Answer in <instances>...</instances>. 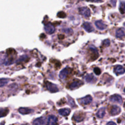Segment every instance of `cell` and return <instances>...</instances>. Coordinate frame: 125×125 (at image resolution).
I'll use <instances>...</instances> for the list:
<instances>
[{
    "instance_id": "16",
    "label": "cell",
    "mask_w": 125,
    "mask_h": 125,
    "mask_svg": "<svg viewBox=\"0 0 125 125\" xmlns=\"http://www.w3.org/2000/svg\"><path fill=\"white\" fill-rule=\"evenodd\" d=\"M18 112L23 115L26 114H29L32 113L33 112V110L29 108H26V107H21L18 109Z\"/></svg>"
},
{
    "instance_id": "17",
    "label": "cell",
    "mask_w": 125,
    "mask_h": 125,
    "mask_svg": "<svg viewBox=\"0 0 125 125\" xmlns=\"http://www.w3.org/2000/svg\"><path fill=\"white\" fill-rule=\"evenodd\" d=\"M114 72L117 74H123L125 73V69L122 66L117 65L115 67Z\"/></svg>"
},
{
    "instance_id": "33",
    "label": "cell",
    "mask_w": 125,
    "mask_h": 125,
    "mask_svg": "<svg viewBox=\"0 0 125 125\" xmlns=\"http://www.w3.org/2000/svg\"><path fill=\"white\" fill-rule=\"evenodd\" d=\"M0 125H4V122H2L0 123Z\"/></svg>"
},
{
    "instance_id": "4",
    "label": "cell",
    "mask_w": 125,
    "mask_h": 125,
    "mask_svg": "<svg viewBox=\"0 0 125 125\" xmlns=\"http://www.w3.org/2000/svg\"><path fill=\"white\" fill-rule=\"evenodd\" d=\"M85 118V114L83 112H76L73 117V119L76 122H81Z\"/></svg>"
},
{
    "instance_id": "8",
    "label": "cell",
    "mask_w": 125,
    "mask_h": 125,
    "mask_svg": "<svg viewBox=\"0 0 125 125\" xmlns=\"http://www.w3.org/2000/svg\"><path fill=\"white\" fill-rule=\"evenodd\" d=\"M82 84H83L82 81H81L80 80H78V79H76V80L72 82V83L69 85L68 87H69L70 89L73 90V89H77V88L79 87Z\"/></svg>"
},
{
    "instance_id": "32",
    "label": "cell",
    "mask_w": 125,
    "mask_h": 125,
    "mask_svg": "<svg viewBox=\"0 0 125 125\" xmlns=\"http://www.w3.org/2000/svg\"><path fill=\"white\" fill-rule=\"evenodd\" d=\"M59 39H63L64 38V36L62 35H59Z\"/></svg>"
},
{
    "instance_id": "29",
    "label": "cell",
    "mask_w": 125,
    "mask_h": 125,
    "mask_svg": "<svg viewBox=\"0 0 125 125\" xmlns=\"http://www.w3.org/2000/svg\"><path fill=\"white\" fill-rule=\"evenodd\" d=\"M63 32H65L67 33L68 34H73V30L72 29H63Z\"/></svg>"
},
{
    "instance_id": "30",
    "label": "cell",
    "mask_w": 125,
    "mask_h": 125,
    "mask_svg": "<svg viewBox=\"0 0 125 125\" xmlns=\"http://www.w3.org/2000/svg\"><path fill=\"white\" fill-rule=\"evenodd\" d=\"M103 45H104V46H108L109 45H110V41H109V40H108V39H107V40H104V41L103 42Z\"/></svg>"
},
{
    "instance_id": "18",
    "label": "cell",
    "mask_w": 125,
    "mask_h": 125,
    "mask_svg": "<svg viewBox=\"0 0 125 125\" xmlns=\"http://www.w3.org/2000/svg\"><path fill=\"white\" fill-rule=\"evenodd\" d=\"M59 114L61 115L66 117L70 114V109H61L59 110Z\"/></svg>"
},
{
    "instance_id": "34",
    "label": "cell",
    "mask_w": 125,
    "mask_h": 125,
    "mask_svg": "<svg viewBox=\"0 0 125 125\" xmlns=\"http://www.w3.org/2000/svg\"><path fill=\"white\" fill-rule=\"evenodd\" d=\"M27 125V124H24V125Z\"/></svg>"
},
{
    "instance_id": "26",
    "label": "cell",
    "mask_w": 125,
    "mask_h": 125,
    "mask_svg": "<svg viewBox=\"0 0 125 125\" xmlns=\"http://www.w3.org/2000/svg\"><path fill=\"white\" fill-rule=\"evenodd\" d=\"M68 101H69L70 104V106H72V107H75V106H76L75 103H74V100H73V98H72L71 97L68 96Z\"/></svg>"
},
{
    "instance_id": "20",
    "label": "cell",
    "mask_w": 125,
    "mask_h": 125,
    "mask_svg": "<svg viewBox=\"0 0 125 125\" xmlns=\"http://www.w3.org/2000/svg\"><path fill=\"white\" fill-rule=\"evenodd\" d=\"M85 79L87 83H94L95 81V80H96V79H95V76L92 74H87Z\"/></svg>"
},
{
    "instance_id": "19",
    "label": "cell",
    "mask_w": 125,
    "mask_h": 125,
    "mask_svg": "<svg viewBox=\"0 0 125 125\" xmlns=\"http://www.w3.org/2000/svg\"><path fill=\"white\" fill-rule=\"evenodd\" d=\"M105 114H106V112H105V107H101L96 113V116L99 118H103L104 117Z\"/></svg>"
},
{
    "instance_id": "27",
    "label": "cell",
    "mask_w": 125,
    "mask_h": 125,
    "mask_svg": "<svg viewBox=\"0 0 125 125\" xmlns=\"http://www.w3.org/2000/svg\"><path fill=\"white\" fill-rule=\"evenodd\" d=\"M94 72L96 75H100V74H101V70L99 68H98V67H96V68H94Z\"/></svg>"
},
{
    "instance_id": "22",
    "label": "cell",
    "mask_w": 125,
    "mask_h": 125,
    "mask_svg": "<svg viewBox=\"0 0 125 125\" xmlns=\"http://www.w3.org/2000/svg\"><path fill=\"white\" fill-rule=\"evenodd\" d=\"M9 113L8 109H2L0 108V118L2 117H5Z\"/></svg>"
},
{
    "instance_id": "13",
    "label": "cell",
    "mask_w": 125,
    "mask_h": 125,
    "mask_svg": "<svg viewBox=\"0 0 125 125\" xmlns=\"http://www.w3.org/2000/svg\"><path fill=\"white\" fill-rule=\"evenodd\" d=\"M57 122V118L54 115L49 116L48 118L47 125H56Z\"/></svg>"
},
{
    "instance_id": "5",
    "label": "cell",
    "mask_w": 125,
    "mask_h": 125,
    "mask_svg": "<svg viewBox=\"0 0 125 125\" xmlns=\"http://www.w3.org/2000/svg\"><path fill=\"white\" fill-rule=\"evenodd\" d=\"M109 112L111 115H117L121 112V108L119 106L113 105L110 108Z\"/></svg>"
},
{
    "instance_id": "24",
    "label": "cell",
    "mask_w": 125,
    "mask_h": 125,
    "mask_svg": "<svg viewBox=\"0 0 125 125\" xmlns=\"http://www.w3.org/2000/svg\"><path fill=\"white\" fill-rule=\"evenodd\" d=\"M119 9L121 13H122V14H124L125 10V3L124 1H121L120 4Z\"/></svg>"
},
{
    "instance_id": "25",
    "label": "cell",
    "mask_w": 125,
    "mask_h": 125,
    "mask_svg": "<svg viewBox=\"0 0 125 125\" xmlns=\"http://www.w3.org/2000/svg\"><path fill=\"white\" fill-rule=\"evenodd\" d=\"M28 56H21V57L17 61V63H20V62H24V61H28Z\"/></svg>"
},
{
    "instance_id": "23",
    "label": "cell",
    "mask_w": 125,
    "mask_h": 125,
    "mask_svg": "<svg viewBox=\"0 0 125 125\" xmlns=\"http://www.w3.org/2000/svg\"><path fill=\"white\" fill-rule=\"evenodd\" d=\"M9 82V80L8 79H6V78H1V79H0V87L4 86Z\"/></svg>"
},
{
    "instance_id": "10",
    "label": "cell",
    "mask_w": 125,
    "mask_h": 125,
    "mask_svg": "<svg viewBox=\"0 0 125 125\" xmlns=\"http://www.w3.org/2000/svg\"><path fill=\"white\" fill-rule=\"evenodd\" d=\"M45 30L48 34H51L54 32L55 28L54 26L51 24V23H48L45 25Z\"/></svg>"
},
{
    "instance_id": "12",
    "label": "cell",
    "mask_w": 125,
    "mask_h": 125,
    "mask_svg": "<svg viewBox=\"0 0 125 125\" xmlns=\"http://www.w3.org/2000/svg\"><path fill=\"white\" fill-rule=\"evenodd\" d=\"M83 27L87 32H93L94 31V28H93L92 25L91 23H90L89 22H85V23H83Z\"/></svg>"
},
{
    "instance_id": "9",
    "label": "cell",
    "mask_w": 125,
    "mask_h": 125,
    "mask_svg": "<svg viewBox=\"0 0 125 125\" xmlns=\"http://www.w3.org/2000/svg\"><path fill=\"white\" fill-rule=\"evenodd\" d=\"M110 100L112 102L118 103L119 104H122L123 102V99H122V96H120L119 95H114L111 96L110 98Z\"/></svg>"
},
{
    "instance_id": "11",
    "label": "cell",
    "mask_w": 125,
    "mask_h": 125,
    "mask_svg": "<svg viewBox=\"0 0 125 125\" xmlns=\"http://www.w3.org/2000/svg\"><path fill=\"white\" fill-rule=\"evenodd\" d=\"M70 72V69L69 68H65L64 69L62 70L59 73V77L61 79H64L67 78L68 74H69Z\"/></svg>"
},
{
    "instance_id": "3",
    "label": "cell",
    "mask_w": 125,
    "mask_h": 125,
    "mask_svg": "<svg viewBox=\"0 0 125 125\" xmlns=\"http://www.w3.org/2000/svg\"><path fill=\"white\" fill-rule=\"evenodd\" d=\"M45 85H46V88H47L48 90L51 93H56L57 92L59 91L58 87L54 84H52V83H50V82H46L45 83Z\"/></svg>"
},
{
    "instance_id": "1",
    "label": "cell",
    "mask_w": 125,
    "mask_h": 125,
    "mask_svg": "<svg viewBox=\"0 0 125 125\" xmlns=\"http://www.w3.org/2000/svg\"><path fill=\"white\" fill-rule=\"evenodd\" d=\"M7 54H8V59L6 61V64H11V63H12V62L13 61V59L15 57L17 53H16L15 51L13 49L10 48L7 51Z\"/></svg>"
},
{
    "instance_id": "2",
    "label": "cell",
    "mask_w": 125,
    "mask_h": 125,
    "mask_svg": "<svg viewBox=\"0 0 125 125\" xmlns=\"http://www.w3.org/2000/svg\"><path fill=\"white\" fill-rule=\"evenodd\" d=\"M90 57L92 59L91 61H94L98 57V52L96 48L94 46H90L89 48Z\"/></svg>"
},
{
    "instance_id": "15",
    "label": "cell",
    "mask_w": 125,
    "mask_h": 125,
    "mask_svg": "<svg viewBox=\"0 0 125 125\" xmlns=\"http://www.w3.org/2000/svg\"><path fill=\"white\" fill-rule=\"evenodd\" d=\"M45 120L46 118L45 117H40L39 118H37L33 122L34 125H44L45 123Z\"/></svg>"
},
{
    "instance_id": "7",
    "label": "cell",
    "mask_w": 125,
    "mask_h": 125,
    "mask_svg": "<svg viewBox=\"0 0 125 125\" xmlns=\"http://www.w3.org/2000/svg\"><path fill=\"white\" fill-rule=\"evenodd\" d=\"M92 97L90 95H87V96L79 100V103L83 105L89 104L92 102Z\"/></svg>"
},
{
    "instance_id": "21",
    "label": "cell",
    "mask_w": 125,
    "mask_h": 125,
    "mask_svg": "<svg viewBox=\"0 0 125 125\" xmlns=\"http://www.w3.org/2000/svg\"><path fill=\"white\" fill-rule=\"evenodd\" d=\"M115 35L118 38H123L125 36V31L123 29H118L116 31Z\"/></svg>"
},
{
    "instance_id": "31",
    "label": "cell",
    "mask_w": 125,
    "mask_h": 125,
    "mask_svg": "<svg viewBox=\"0 0 125 125\" xmlns=\"http://www.w3.org/2000/svg\"><path fill=\"white\" fill-rule=\"evenodd\" d=\"M107 125H117L114 122H110L109 123H107Z\"/></svg>"
},
{
    "instance_id": "28",
    "label": "cell",
    "mask_w": 125,
    "mask_h": 125,
    "mask_svg": "<svg viewBox=\"0 0 125 125\" xmlns=\"http://www.w3.org/2000/svg\"><path fill=\"white\" fill-rule=\"evenodd\" d=\"M57 17L59 18H65L66 17V14L63 12H59L57 13Z\"/></svg>"
},
{
    "instance_id": "14",
    "label": "cell",
    "mask_w": 125,
    "mask_h": 125,
    "mask_svg": "<svg viewBox=\"0 0 125 125\" xmlns=\"http://www.w3.org/2000/svg\"><path fill=\"white\" fill-rule=\"evenodd\" d=\"M95 25L100 30H104L107 28V25L103 21L98 20L95 21Z\"/></svg>"
},
{
    "instance_id": "6",
    "label": "cell",
    "mask_w": 125,
    "mask_h": 125,
    "mask_svg": "<svg viewBox=\"0 0 125 125\" xmlns=\"http://www.w3.org/2000/svg\"><path fill=\"white\" fill-rule=\"evenodd\" d=\"M79 12L84 17L88 18L90 16V10L89 8L86 7H83L79 9Z\"/></svg>"
}]
</instances>
